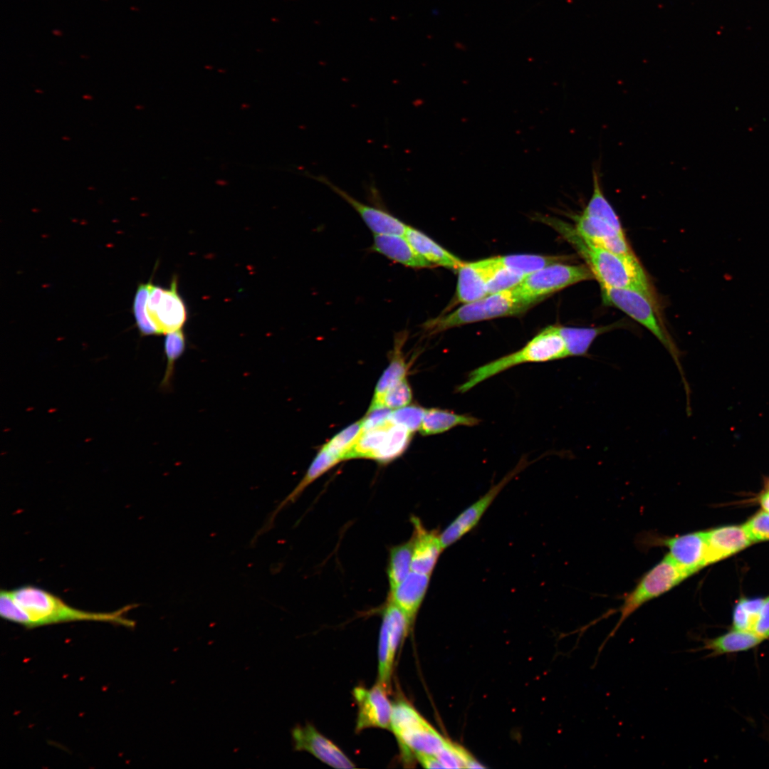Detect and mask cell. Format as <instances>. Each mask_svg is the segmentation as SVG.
I'll return each mask as SVG.
<instances>
[{"label":"cell","instance_id":"ba28073f","mask_svg":"<svg viewBox=\"0 0 769 769\" xmlns=\"http://www.w3.org/2000/svg\"><path fill=\"white\" fill-rule=\"evenodd\" d=\"M593 278L587 266L556 263L527 275L513 290L522 298L535 303L567 286Z\"/></svg>","mask_w":769,"mask_h":769},{"label":"cell","instance_id":"7402d4cb","mask_svg":"<svg viewBox=\"0 0 769 769\" xmlns=\"http://www.w3.org/2000/svg\"><path fill=\"white\" fill-rule=\"evenodd\" d=\"M764 639L754 633L732 629V630L712 639L703 641L702 649L711 651L710 656L745 652L755 648Z\"/></svg>","mask_w":769,"mask_h":769},{"label":"cell","instance_id":"484cf974","mask_svg":"<svg viewBox=\"0 0 769 769\" xmlns=\"http://www.w3.org/2000/svg\"><path fill=\"white\" fill-rule=\"evenodd\" d=\"M382 622L387 629L390 659L394 664L397 649L409 632L412 622L399 607L389 600L382 612Z\"/></svg>","mask_w":769,"mask_h":769},{"label":"cell","instance_id":"83f0119b","mask_svg":"<svg viewBox=\"0 0 769 769\" xmlns=\"http://www.w3.org/2000/svg\"><path fill=\"white\" fill-rule=\"evenodd\" d=\"M582 213L598 218L611 225L619 232L624 233L618 216L603 194L600 176L596 170L593 171L592 194Z\"/></svg>","mask_w":769,"mask_h":769},{"label":"cell","instance_id":"d590c367","mask_svg":"<svg viewBox=\"0 0 769 769\" xmlns=\"http://www.w3.org/2000/svg\"><path fill=\"white\" fill-rule=\"evenodd\" d=\"M425 409L417 405L405 406L392 411L390 420L411 432L419 430Z\"/></svg>","mask_w":769,"mask_h":769},{"label":"cell","instance_id":"ac0fdd59","mask_svg":"<svg viewBox=\"0 0 769 769\" xmlns=\"http://www.w3.org/2000/svg\"><path fill=\"white\" fill-rule=\"evenodd\" d=\"M411 520L414 526L412 571L431 575L444 550L439 534L426 529L417 517Z\"/></svg>","mask_w":769,"mask_h":769},{"label":"cell","instance_id":"9c48e42d","mask_svg":"<svg viewBox=\"0 0 769 769\" xmlns=\"http://www.w3.org/2000/svg\"><path fill=\"white\" fill-rule=\"evenodd\" d=\"M147 314L159 334L182 329L187 313L177 291V280L174 278L168 289L152 284L148 297Z\"/></svg>","mask_w":769,"mask_h":769},{"label":"cell","instance_id":"d6986e66","mask_svg":"<svg viewBox=\"0 0 769 769\" xmlns=\"http://www.w3.org/2000/svg\"><path fill=\"white\" fill-rule=\"evenodd\" d=\"M371 250L406 267L424 268L433 266L414 249L404 235L375 234Z\"/></svg>","mask_w":769,"mask_h":769},{"label":"cell","instance_id":"e575fe53","mask_svg":"<svg viewBox=\"0 0 769 769\" xmlns=\"http://www.w3.org/2000/svg\"><path fill=\"white\" fill-rule=\"evenodd\" d=\"M496 263L497 266L488 283V294L511 290L519 285L526 276Z\"/></svg>","mask_w":769,"mask_h":769},{"label":"cell","instance_id":"d4e9b609","mask_svg":"<svg viewBox=\"0 0 769 769\" xmlns=\"http://www.w3.org/2000/svg\"><path fill=\"white\" fill-rule=\"evenodd\" d=\"M405 337L404 333L403 335L399 334L397 337L392 357L389 365L378 380L370 408L380 407L381 399L385 392L392 386L404 379L407 372V367L401 349Z\"/></svg>","mask_w":769,"mask_h":769},{"label":"cell","instance_id":"e0dca14e","mask_svg":"<svg viewBox=\"0 0 769 769\" xmlns=\"http://www.w3.org/2000/svg\"><path fill=\"white\" fill-rule=\"evenodd\" d=\"M705 566L726 558L753 543L743 525L719 527L705 531Z\"/></svg>","mask_w":769,"mask_h":769},{"label":"cell","instance_id":"603a6c76","mask_svg":"<svg viewBox=\"0 0 769 769\" xmlns=\"http://www.w3.org/2000/svg\"><path fill=\"white\" fill-rule=\"evenodd\" d=\"M621 324L614 323L595 328H577L557 325L558 330L563 338L568 356H587L588 350L600 335L614 330Z\"/></svg>","mask_w":769,"mask_h":769},{"label":"cell","instance_id":"4316f807","mask_svg":"<svg viewBox=\"0 0 769 769\" xmlns=\"http://www.w3.org/2000/svg\"><path fill=\"white\" fill-rule=\"evenodd\" d=\"M494 258L500 266L515 270L527 276L550 264L569 261L571 256L513 254L496 256Z\"/></svg>","mask_w":769,"mask_h":769},{"label":"cell","instance_id":"d6a6232c","mask_svg":"<svg viewBox=\"0 0 769 769\" xmlns=\"http://www.w3.org/2000/svg\"><path fill=\"white\" fill-rule=\"evenodd\" d=\"M152 284L151 282L140 284L133 301L132 309L136 324L143 336L159 334L157 328L150 320L146 310Z\"/></svg>","mask_w":769,"mask_h":769},{"label":"cell","instance_id":"4fadbf2b","mask_svg":"<svg viewBox=\"0 0 769 769\" xmlns=\"http://www.w3.org/2000/svg\"><path fill=\"white\" fill-rule=\"evenodd\" d=\"M292 738L296 750L308 752L331 767H355L354 763L335 743L311 724L295 727L292 730Z\"/></svg>","mask_w":769,"mask_h":769},{"label":"cell","instance_id":"b9f144b4","mask_svg":"<svg viewBox=\"0 0 769 769\" xmlns=\"http://www.w3.org/2000/svg\"><path fill=\"white\" fill-rule=\"evenodd\" d=\"M416 758L421 763V765L426 768H444L436 755L418 754L416 755Z\"/></svg>","mask_w":769,"mask_h":769},{"label":"cell","instance_id":"60d3db41","mask_svg":"<svg viewBox=\"0 0 769 769\" xmlns=\"http://www.w3.org/2000/svg\"><path fill=\"white\" fill-rule=\"evenodd\" d=\"M753 633L764 639L769 637V597L764 599Z\"/></svg>","mask_w":769,"mask_h":769},{"label":"cell","instance_id":"3957f363","mask_svg":"<svg viewBox=\"0 0 769 769\" xmlns=\"http://www.w3.org/2000/svg\"><path fill=\"white\" fill-rule=\"evenodd\" d=\"M567 357L566 345L557 325H550L521 349L470 372L466 380L457 387V392L464 393L481 382L523 363L548 362Z\"/></svg>","mask_w":769,"mask_h":769},{"label":"cell","instance_id":"836d02e7","mask_svg":"<svg viewBox=\"0 0 769 769\" xmlns=\"http://www.w3.org/2000/svg\"><path fill=\"white\" fill-rule=\"evenodd\" d=\"M362 431L361 420L357 422L335 435L324 446L341 461L354 446Z\"/></svg>","mask_w":769,"mask_h":769},{"label":"cell","instance_id":"4dcf8cb0","mask_svg":"<svg viewBox=\"0 0 769 769\" xmlns=\"http://www.w3.org/2000/svg\"><path fill=\"white\" fill-rule=\"evenodd\" d=\"M185 348L186 339L182 329L166 333L164 349L167 359V365L160 384V387L164 389L170 388L175 363L184 352Z\"/></svg>","mask_w":769,"mask_h":769},{"label":"cell","instance_id":"ffe728a7","mask_svg":"<svg viewBox=\"0 0 769 769\" xmlns=\"http://www.w3.org/2000/svg\"><path fill=\"white\" fill-rule=\"evenodd\" d=\"M430 575L411 571L393 590L388 600L399 607L414 622L427 593Z\"/></svg>","mask_w":769,"mask_h":769},{"label":"cell","instance_id":"f1b7e54d","mask_svg":"<svg viewBox=\"0 0 769 769\" xmlns=\"http://www.w3.org/2000/svg\"><path fill=\"white\" fill-rule=\"evenodd\" d=\"M412 434V432L405 427L391 422L382 444L372 459L387 463L398 457L408 446Z\"/></svg>","mask_w":769,"mask_h":769},{"label":"cell","instance_id":"277c9868","mask_svg":"<svg viewBox=\"0 0 769 769\" xmlns=\"http://www.w3.org/2000/svg\"><path fill=\"white\" fill-rule=\"evenodd\" d=\"M533 303L522 298L512 288L464 303L448 314L427 321L423 327L430 335L436 334L466 324L518 315Z\"/></svg>","mask_w":769,"mask_h":769},{"label":"cell","instance_id":"2e32d148","mask_svg":"<svg viewBox=\"0 0 769 769\" xmlns=\"http://www.w3.org/2000/svg\"><path fill=\"white\" fill-rule=\"evenodd\" d=\"M575 229L585 239L596 246L614 253L636 257L628 244L624 233H620L607 222L582 213L575 217Z\"/></svg>","mask_w":769,"mask_h":769},{"label":"cell","instance_id":"9a60e30c","mask_svg":"<svg viewBox=\"0 0 769 769\" xmlns=\"http://www.w3.org/2000/svg\"><path fill=\"white\" fill-rule=\"evenodd\" d=\"M496 266L494 257L464 262L457 270V300L467 303L487 295L488 283Z\"/></svg>","mask_w":769,"mask_h":769},{"label":"cell","instance_id":"f546056e","mask_svg":"<svg viewBox=\"0 0 769 769\" xmlns=\"http://www.w3.org/2000/svg\"><path fill=\"white\" fill-rule=\"evenodd\" d=\"M412 538L391 548L387 565L390 590L395 588L412 571Z\"/></svg>","mask_w":769,"mask_h":769},{"label":"cell","instance_id":"ee69618b","mask_svg":"<svg viewBox=\"0 0 769 769\" xmlns=\"http://www.w3.org/2000/svg\"><path fill=\"white\" fill-rule=\"evenodd\" d=\"M53 33L54 35H56V36H62V32H61V31L60 30H58V29H55V30H53Z\"/></svg>","mask_w":769,"mask_h":769},{"label":"cell","instance_id":"7c38bea8","mask_svg":"<svg viewBox=\"0 0 769 769\" xmlns=\"http://www.w3.org/2000/svg\"><path fill=\"white\" fill-rule=\"evenodd\" d=\"M310 177L326 185L350 204L374 234H405L408 225L387 210L377 205L367 204L358 201L325 176L310 175Z\"/></svg>","mask_w":769,"mask_h":769},{"label":"cell","instance_id":"f35d334b","mask_svg":"<svg viewBox=\"0 0 769 769\" xmlns=\"http://www.w3.org/2000/svg\"><path fill=\"white\" fill-rule=\"evenodd\" d=\"M743 526L752 542L768 540L769 512L764 510L758 513Z\"/></svg>","mask_w":769,"mask_h":769},{"label":"cell","instance_id":"8992f818","mask_svg":"<svg viewBox=\"0 0 769 769\" xmlns=\"http://www.w3.org/2000/svg\"><path fill=\"white\" fill-rule=\"evenodd\" d=\"M601 287L603 302L616 307L648 329L672 356L689 394L684 372L679 362V353L663 325L656 308V303L645 293L632 288Z\"/></svg>","mask_w":769,"mask_h":769},{"label":"cell","instance_id":"44dd1931","mask_svg":"<svg viewBox=\"0 0 769 769\" xmlns=\"http://www.w3.org/2000/svg\"><path fill=\"white\" fill-rule=\"evenodd\" d=\"M404 236L414 249L433 266L457 271L464 263L429 236L411 226H407Z\"/></svg>","mask_w":769,"mask_h":769},{"label":"cell","instance_id":"7bdbcfd3","mask_svg":"<svg viewBox=\"0 0 769 769\" xmlns=\"http://www.w3.org/2000/svg\"><path fill=\"white\" fill-rule=\"evenodd\" d=\"M759 499L763 509L769 512V479L768 480L765 490L761 493Z\"/></svg>","mask_w":769,"mask_h":769},{"label":"cell","instance_id":"30bf717a","mask_svg":"<svg viewBox=\"0 0 769 769\" xmlns=\"http://www.w3.org/2000/svg\"><path fill=\"white\" fill-rule=\"evenodd\" d=\"M388 689L377 682L372 688L357 686L352 694L357 705L355 731L360 733L369 728L390 730L392 703Z\"/></svg>","mask_w":769,"mask_h":769},{"label":"cell","instance_id":"5bb4252c","mask_svg":"<svg viewBox=\"0 0 769 769\" xmlns=\"http://www.w3.org/2000/svg\"><path fill=\"white\" fill-rule=\"evenodd\" d=\"M658 545L668 548V555L683 570L694 575L705 567V531L654 539Z\"/></svg>","mask_w":769,"mask_h":769},{"label":"cell","instance_id":"74e56055","mask_svg":"<svg viewBox=\"0 0 769 769\" xmlns=\"http://www.w3.org/2000/svg\"><path fill=\"white\" fill-rule=\"evenodd\" d=\"M436 756L444 768H466L474 759L462 747L449 741Z\"/></svg>","mask_w":769,"mask_h":769},{"label":"cell","instance_id":"8fae6325","mask_svg":"<svg viewBox=\"0 0 769 769\" xmlns=\"http://www.w3.org/2000/svg\"><path fill=\"white\" fill-rule=\"evenodd\" d=\"M525 464L526 461L520 462L519 464L502 478L501 481L492 486L488 491L478 501L462 511L444 529V530L439 534L441 546L444 550L457 542L477 525L496 497L505 486L525 466Z\"/></svg>","mask_w":769,"mask_h":769},{"label":"cell","instance_id":"6da1fadb","mask_svg":"<svg viewBox=\"0 0 769 769\" xmlns=\"http://www.w3.org/2000/svg\"><path fill=\"white\" fill-rule=\"evenodd\" d=\"M135 604L112 612H90L73 607L60 597L41 587L24 585L0 591V615L9 622L33 629L75 622H97L134 628L127 613Z\"/></svg>","mask_w":769,"mask_h":769},{"label":"cell","instance_id":"ab89813d","mask_svg":"<svg viewBox=\"0 0 769 769\" xmlns=\"http://www.w3.org/2000/svg\"><path fill=\"white\" fill-rule=\"evenodd\" d=\"M391 410L385 407L370 408L361 420L362 431L375 429L390 422Z\"/></svg>","mask_w":769,"mask_h":769},{"label":"cell","instance_id":"5b68a950","mask_svg":"<svg viewBox=\"0 0 769 769\" xmlns=\"http://www.w3.org/2000/svg\"><path fill=\"white\" fill-rule=\"evenodd\" d=\"M390 730L407 763L418 754L436 755L447 741L404 699L392 703Z\"/></svg>","mask_w":769,"mask_h":769},{"label":"cell","instance_id":"1f68e13d","mask_svg":"<svg viewBox=\"0 0 769 769\" xmlns=\"http://www.w3.org/2000/svg\"><path fill=\"white\" fill-rule=\"evenodd\" d=\"M764 599L742 598L733 612V628L753 633Z\"/></svg>","mask_w":769,"mask_h":769},{"label":"cell","instance_id":"7a4b0ae2","mask_svg":"<svg viewBox=\"0 0 769 769\" xmlns=\"http://www.w3.org/2000/svg\"><path fill=\"white\" fill-rule=\"evenodd\" d=\"M543 220L574 246L600 286L635 289L655 300L649 279L637 257L621 256L596 246L583 238L575 227L560 219L543 217Z\"/></svg>","mask_w":769,"mask_h":769},{"label":"cell","instance_id":"52a82bcc","mask_svg":"<svg viewBox=\"0 0 769 769\" xmlns=\"http://www.w3.org/2000/svg\"><path fill=\"white\" fill-rule=\"evenodd\" d=\"M689 574L678 565L667 554L648 570L634 589L626 596L619 608L620 616L605 643L612 637L622 623L636 610L647 602L669 592L684 580Z\"/></svg>","mask_w":769,"mask_h":769},{"label":"cell","instance_id":"cb8c5ba5","mask_svg":"<svg viewBox=\"0 0 769 769\" xmlns=\"http://www.w3.org/2000/svg\"><path fill=\"white\" fill-rule=\"evenodd\" d=\"M479 420L474 417L458 414L441 409H425L419 431L423 435L441 434L457 426L473 427Z\"/></svg>","mask_w":769,"mask_h":769},{"label":"cell","instance_id":"8d00e7d4","mask_svg":"<svg viewBox=\"0 0 769 769\" xmlns=\"http://www.w3.org/2000/svg\"><path fill=\"white\" fill-rule=\"evenodd\" d=\"M412 390L406 379L389 388L383 394L380 407L397 409L407 406L412 399Z\"/></svg>","mask_w":769,"mask_h":769}]
</instances>
